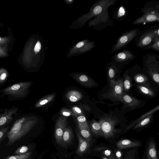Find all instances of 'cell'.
<instances>
[{
	"label": "cell",
	"instance_id": "19",
	"mask_svg": "<svg viewBox=\"0 0 159 159\" xmlns=\"http://www.w3.org/2000/svg\"><path fill=\"white\" fill-rule=\"evenodd\" d=\"M65 96L68 100L72 102H75L80 100L83 98V95L80 92L72 90L68 91Z\"/></svg>",
	"mask_w": 159,
	"mask_h": 159
},
{
	"label": "cell",
	"instance_id": "38",
	"mask_svg": "<svg viewBox=\"0 0 159 159\" xmlns=\"http://www.w3.org/2000/svg\"><path fill=\"white\" fill-rule=\"evenodd\" d=\"M84 43L83 42H80L79 43H78L77 44V45H76V47L77 48H80L82 46H83L84 45Z\"/></svg>",
	"mask_w": 159,
	"mask_h": 159
},
{
	"label": "cell",
	"instance_id": "22",
	"mask_svg": "<svg viewBox=\"0 0 159 159\" xmlns=\"http://www.w3.org/2000/svg\"><path fill=\"white\" fill-rule=\"evenodd\" d=\"M55 96V95L54 94H52L44 97L35 103L34 105V107L38 108L46 106L53 101Z\"/></svg>",
	"mask_w": 159,
	"mask_h": 159
},
{
	"label": "cell",
	"instance_id": "8",
	"mask_svg": "<svg viewBox=\"0 0 159 159\" xmlns=\"http://www.w3.org/2000/svg\"><path fill=\"white\" fill-rule=\"evenodd\" d=\"M144 14L135 20L133 25L145 24L159 20V9L152 7L145 8L143 10Z\"/></svg>",
	"mask_w": 159,
	"mask_h": 159
},
{
	"label": "cell",
	"instance_id": "25",
	"mask_svg": "<svg viewBox=\"0 0 159 159\" xmlns=\"http://www.w3.org/2000/svg\"><path fill=\"white\" fill-rule=\"evenodd\" d=\"M132 86L131 77L126 74H125L123 79V86L124 93L129 91Z\"/></svg>",
	"mask_w": 159,
	"mask_h": 159
},
{
	"label": "cell",
	"instance_id": "32",
	"mask_svg": "<svg viewBox=\"0 0 159 159\" xmlns=\"http://www.w3.org/2000/svg\"><path fill=\"white\" fill-rule=\"evenodd\" d=\"M11 125L0 128V144L7 136V132L10 127Z\"/></svg>",
	"mask_w": 159,
	"mask_h": 159
},
{
	"label": "cell",
	"instance_id": "24",
	"mask_svg": "<svg viewBox=\"0 0 159 159\" xmlns=\"http://www.w3.org/2000/svg\"><path fill=\"white\" fill-rule=\"evenodd\" d=\"M73 115L75 117L78 128L85 129L90 130L88 123L85 117L83 115H77L73 113Z\"/></svg>",
	"mask_w": 159,
	"mask_h": 159
},
{
	"label": "cell",
	"instance_id": "39",
	"mask_svg": "<svg viewBox=\"0 0 159 159\" xmlns=\"http://www.w3.org/2000/svg\"><path fill=\"white\" fill-rule=\"evenodd\" d=\"M102 159H116L115 157L114 158L113 157H103L102 158Z\"/></svg>",
	"mask_w": 159,
	"mask_h": 159
},
{
	"label": "cell",
	"instance_id": "11",
	"mask_svg": "<svg viewBox=\"0 0 159 159\" xmlns=\"http://www.w3.org/2000/svg\"><path fill=\"white\" fill-rule=\"evenodd\" d=\"M142 101L124 93L119 102L123 103L124 108H127L130 111L139 108L142 106V102L143 101Z\"/></svg>",
	"mask_w": 159,
	"mask_h": 159
},
{
	"label": "cell",
	"instance_id": "29",
	"mask_svg": "<svg viewBox=\"0 0 159 159\" xmlns=\"http://www.w3.org/2000/svg\"><path fill=\"white\" fill-rule=\"evenodd\" d=\"M33 151H29L20 155L8 156L3 159H29Z\"/></svg>",
	"mask_w": 159,
	"mask_h": 159
},
{
	"label": "cell",
	"instance_id": "2",
	"mask_svg": "<svg viewBox=\"0 0 159 159\" xmlns=\"http://www.w3.org/2000/svg\"><path fill=\"white\" fill-rule=\"evenodd\" d=\"M32 84L30 81L16 83L0 90V92L2 97H6L8 101L20 100L28 96Z\"/></svg>",
	"mask_w": 159,
	"mask_h": 159
},
{
	"label": "cell",
	"instance_id": "18",
	"mask_svg": "<svg viewBox=\"0 0 159 159\" xmlns=\"http://www.w3.org/2000/svg\"><path fill=\"white\" fill-rule=\"evenodd\" d=\"M137 87L139 92L144 95L151 98L155 96L154 91L150 87V84H138Z\"/></svg>",
	"mask_w": 159,
	"mask_h": 159
},
{
	"label": "cell",
	"instance_id": "16",
	"mask_svg": "<svg viewBox=\"0 0 159 159\" xmlns=\"http://www.w3.org/2000/svg\"><path fill=\"white\" fill-rule=\"evenodd\" d=\"M74 139V135L71 128L70 126H67L62 136V146H70L72 143Z\"/></svg>",
	"mask_w": 159,
	"mask_h": 159
},
{
	"label": "cell",
	"instance_id": "6",
	"mask_svg": "<svg viewBox=\"0 0 159 159\" xmlns=\"http://www.w3.org/2000/svg\"><path fill=\"white\" fill-rule=\"evenodd\" d=\"M123 78L119 79L114 83H109V89L107 92L102 95L103 99H107L114 101H119L123 94Z\"/></svg>",
	"mask_w": 159,
	"mask_h": 159
},
{
	"label": "cell",
	"instance_id": "10",
	"mask_svg": "<svg viewBox=\"0 0 159 159\" xmlns=\"http://www.w3.org/2000/svg\"><path fill=\"white\" fill-rule=\"evenodd\" d=\"M67 126V120L66 117H59L55 124L54 136L57 143L61 146H62V136Z\"/></svg>",
	"mask_w": 159,
	"mask_h": 159
},
{
	"label": "cell",
	"instance_id": "34",
	"mask_svg": "<svg viewBox=\"0 0 159 159\" xmlns=\"http://www.w3.org/2000/svg\"><path fill=\"white\" fill-rule=\"evenodd\" d=\"M148 49H152L159 51V36H157L154 39L152 44L147 47Z\"/></svg>",
	"mask_w": 159,
	"mask_h": 159
},
{
	"label": "cell",
	"instance_id": "28",
	"mask_svg": "<svg viewBox=\"0 0 159 159\" xmlns=\"http://www.w3.org/2000/svg\"><path fill=\"white\" fill-rule=\"evenodd\" d=\"M110 20L108 9L106 10L97 16L95 22L97 24L104 23Z\"/></svg>",
	"mask_w": 159,
	"mask_h": 159
},
{
	"label": "cell",
	"instance_id": "26",
	"mask_svg": "<svg viewBox=\"0 0 159 159\" xmlns=\"http://www.w3.org/2000/svg\"><path fill=\"white\" fill-rule=\"evenodd\" d=\"M153 114H151L147 117L144 118L137 124L134 127V129H135L141 128L149 124L152 121V120L153 119Z\"/></svg>",
	"mask_w": 159,
	"mask_h": 159
},
{
	"label": "cell",
	"instance_id": "3",
	"mask_svg": "<svg viewBox=\"0 0 159 159\" xmlns=\"http://www.w3.org/2000/svg\"><path fill=\"white\" fill-rule=\"evenodd\" d=\"M120 122L119 119L115 116L106 115L101 117L98 122L100 125L104 137L109 139L114 137L115 134L120 132L116 126Z\"/></svg>",
	"mask_w": 159,
	"mask_h": 159
},
{
	"label": "cell",
	"instance_id": "1",
	"mask_svg": "<svg viewBox=\"0 0 159 159\" xmlns=\"http://www.w3.org/2000/svg\"><path fill=\"white\" fill-rule=\"evenodd\" d=\"M38 119L34 116L28 114L18 115L11 124L7 137V146H10L24 137L34 127Z\"/></svg>",
	"mask_w": 159,
	"mask_h": 159
},
{
	"label": "cell",
	"instance_id": "9",
	"mask_svg": "<svg viewBox=\"0 0 159 159\" xmlns=\"http://www.w3.org/2000/svg\"><path fill=\"white\" fill-rule=\"evenodd\" d=\"M159 28L147 30L140 36L137 43L139 48H144L151 45L156 37L159 36Z\"/></svg>",
	"mask_w": 159,
	"mask_h": 159
},
{
	"label": "cell",
	"instance_id": "33",
	"mask_svg": "<svg viewBox=\"0 0 159 159\" xmlns=\"http://www.w3.org/2000/svg\"><path fill=\"white\" fill-rule=\"evenodd\" d=\"M29 150V146H22L19 147L14 151V155L22 154L28 152Z\"/></svg>",
	"mask_w": 159,
	"mask_h": 159
},
{
	"label": "cell",
	"instance_id": "4",
	"mask_svg": "<svg viewBox=\"0 0 159 159\" xmlns=\"http://www.w3.org/2000/svg\"><path fill=\"white\" fill-rule=\"evenodd\" d=\"M147 71L153 80L159 85V57L156 54H149L143 57Z\"/></svg>",
	"mask_w": 159,
	"mask_h": 159
},
{
	"label": "cell",
	"instance_id": "27",
	"mask_svg": "<svg viewBox=\"0 0 159 159\" xmlns=\"http://www.w3.org/2000/svg\"><path fill=\"white\" fill-rule=\"evenodd\" d=\"M134 80L138 84H149L148 79L146 75L143 74H137L134 76Z\"/></svg>",
	"mask_w": 159,
	"mask_h": 159
},
{
	"label": "cell",
	"instance_id": "5",
	"mask_svg": "<svg viewBox=\"0 0 159 159\" xmlns=\"http://www.w3.org/2000/svg\"><path fill=\"white\" fill-rule=\"evenodd\" d=\"M21 112L20 109L14 105L9 108L0 109V128L11 125Z\"/></svg>",
	"mask_w": 159,
	"mask_h": 159
},
{
	"label": "cell",
	"instance_id": "35",
	"mask_svg": "<svg viewBox=\"0 0 159 159\" xmlns=\"http://www.w3.org/2000/svg\"><path fill=\"white\" fill-rule=\"evenodd\" d=\"M72 111L73 113L78 115H83V112L81 109L79 107L74 106L72 108Z\"/></svg>",
	"mask_w": 159,
	"mask_h": 159
},
{
	"label": "cell",
	"instance_id": "17",
	"mask_svg": "<svg viewBox=\"0 0 159 159\" xmlns=\"http://www.w3.org/2000/svg\"><path fill=\"white\" fill-rule=\"evenodd\" d=\"M140 145V143L138 141L128 139L121 140L116 143L117 147L120 149L138 147Z\"/></svg>",
	"mask_w": 159,
	"mask_h": 159
},
{
	"label": "cell",
	"instance_id": "14",
	"mask_svg": "<svg viewBox=\"0 0 159 159\" xmlns=\"http://www.w3.org/2000/svg\"><path fill=\"white\" fill-rule=\"evenodd\" d=\"M118 65L112 61L107 63V74L109 83H114L116 80V77L118 72Z\"/></svg>",
	"mask_w": 159,
	"mask_h": 159
},
{
	"label": "cell",
	"instance_id": "21",
	"mask_svg": "<svg viewBox=\"0 0 159 159\" xmlns=\"http://www.w3.org/2000/svg\"><path fill=\"white\" fill-rule=\"evenodd\" d=\"M159 108V106H158L154 108L151 109L149 111H148L146 113L144 114L139 117L136 119V120L131 122L130 123L127 127L125 130V132H126L129 129L132 127H133L134 125H135L139 121L147 117L148 115L154 114V113L157 110H158Z\"/></svg>",
	"mask_w": 159,
	"mask_h": 159
},
{
	"label": "cell",
	"instance_id": "30",
	"mask_svg": "<svg viewBox=\"0 0 159 159\" xmlns=\"http://www.w3.org/2000/svg\"><path fill=\"white\" fill-rule=\"evenodd\" d=\"M77 129L80 136L85 140L90 142L91 136L90 130L83 128H78Z\"/></svg>",
	"mask_w": 159,
	"mask_h": 159
},
{
	"label": "cell",
	"instance_id": "15",
	"mask_svg": "<svg viewBox=\"0 0 159 159\" xmlns=\"http://www.w3.org/2000/svg\"><path fill=\"white\" fill-rule=\"evenodd\" d=\"M74 78L78 82L87 87H93L96 85L95 82L91 78L85 75L81 74L74 77Z\"/></svg>",
	"mask_w": 159,
	"mask_h": 159
},
{
	"label": "cell",
	"instance_id": "12",
	"mask_svg": "<svg viewBox=\"0 0 159 159\" xmlns=\"http://www.w3.org/2000/svg\"><path fill=\"white\" fill-rule=\"evenodd\" d=\"M135 57L132 51L125 50L116 54L112 57L111 60L117 64L122 65L129 62Z\"/></svg>",
	"mask_w": 159,
	"mask_h": 159
},
{
	"label": "cell",
	"instance_id": "36",
	"mask_svg": "<svg viewBox=\"0 0 159 159\" xmlns=\"http://www.w3.org/2000/svg\"><path fill=\"white\" fill-rule=\"evenodd\" d=\"M61 113L62 115V116L66 117L69 116L71 115L72 113L71 111L69 110L66 108H63L61 110Z\"/></svg>",
	"mask_w": 159,
	"mask_h": 159
},
{
	"label": "cell",
	"instance_id": "40",
	"mask_svg": "<svg viewBox=\"0 0 159 159\" xmlns=\"http://www.w3.org/2000/svg\"><path fill=\"white\" fill-rule=\"evenodd\" d=\"M1 38L0 37V40H1Z\"/></svg>",
	"mask_w": 159,
	"mask_h": 159
},
{
	"label": "cell",
	"instance_id": "37",
	"mask_svg": "<svg viewBox=\"0 0 159 159\" xmlns=\"http://www.w3.org/2000/svg\"><path fill=\"white\" fill-rule=\"evenodd\" d=\"M41 48V45L40 42L38 41L36 43L34 48V50L35 53L37 54L40 50Z\"/></svg>",
	"mask_w": 159,
	"mask_h": 159
},
{
	"label": "cell",
	"instance_id": "20",
	"mask_svg": "<svg viewBox=\"0 0 159 159\" xmlns=\"http://www.w3.org/2000/svg\"><path fill=\"white\" fill-rule=\"evenodd\" d=\"M147 159H158L155 143L152 140H151L148 145Z\"/></svg>",
	"mask_w": 159,
	"mask_h": 159
},
{
	"label": "cell",
	"instance_id": "31",
	"mask_svg": "<svg viewBox=\"0 0 159 159\" xmlns=\"http://www.w3.org/2000/svg\"><path fill=\"white\" fill-rule=\"evenodd\" d=\"M7 72L4 69L0 70V87L3 86L8 78Z\"/></svg>",
	"mask_w": 159,
	"mask_h": 159
},
{
	"label": "cell",
	"instance_id": "7",
	"mask_svg": "<svg viewBox=\"0 0 159 159\" xmlns=\"http://www.w3.org/2000/svg\"><path fill=\"white\" fill-rule=\"evenodd\" d=\"M139 30L138 29H134L128 31L121 35L113 47L111 53L116 52L128 44L139 35Z\"/></svg>",
	"mask_w": 159,
	"mask_h": 159
},
{
	"label": "cell",
	"instance_id": "13",
	"mask_svg": "<svg viewBox=\"0 0 159 159\" xmlns=\"http://www.w3.org/2000/svg\"><path fill=\"white\" fill-rule=\"evenodd\" d=\"M79 141V145L76 151V153L80 157L86 153L89 149V142L84 139L80 135L78 130L75 132Z\"/></svg>",
	"mask_w": 159,
	"mask_h": 159
},
{
	"label": "cell",
	"instance_id": "23",
	"mask_svg": "<svg viewBox=\"0 0 159 159\" xmlns=\"http://www.w3.org/2000/svg\"><path fill=\"white\" fill-rule=\"evenodd\" d=\"M90 126L91 130L94 134L104 137L101 126L98 122L93 120L90 123Z\"/></svg>",
	"mask_w": 159,
	"mask_h": 159
}]
</instances>
